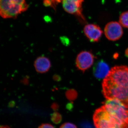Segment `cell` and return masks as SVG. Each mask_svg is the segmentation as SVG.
I'll return each instance as SVG.
<instances>
[{"mask_svg":"<svg viewBox=\"0 0 128 128\" xmlns=\"http://www.w3.org/2000/svg\"><path fill=\"white\" fill-rule=\"evenodd\" d=\"M93 119L96 128H124L119 121L108 112L103 105L96 110Z\"/></svg>","mask_w":128,"mask_h":128,"instance_id":"4","label":"cell"},{"mask_svg":"<svg viewBox=\"0 0 128 128\" xmlns=\"http://www.w3.org/2000/svg\"><path fill=\"white\" fill-rule=\"evenodd\" d=\"M84 32L89 41L93 42H98L103 33L102 30L98 25L93 24L85 25Z\"/></svg>","mask_w":128,"mask_h":128,"instance_id":"8","label":"cell"},{"mask_svg":"<svg viewBox=\"0 0 128 128\" xmlns=\"http://www.w3.org/2000/svg\"><path fill=\"white\" fill-rule=\"evenodd\" d=\"M109 71L108 65L102 60L97 62L93 68L94 76L98 79L105 78Z\"/></svg>","mask_w":128,"mask_h":128,"instance_id":"10","label":"cell"},{"mask_svg":"<svg viewBox=\"0 0 128 128\" xmlns=\"http://www.w3.org/2000/svg\"><path fill=\"white\" fill-rule=\"evenodd\" d=\"M61 1L66 12L84 18L82 13L84 0H61Z\"/></svg>","mask_w":128,"mask_h":128,"instance_id":"7","label":"cell"},{"mask_svg":"<svg viewBox=\"0 0 128 128\" xmlns=\"http://www.w3.org/2000/svg\"><path fill=\"white\" fill-rule=\"evenodd\" d=\"M125 55L126 57L128 58V48L126 49L125 51Z\"/></svg>","mask_w":128,"mask_h":128,"instance_id":"20","label":"cell"},{"mask_svg":"<svg viewBox=\"0 0 128 128\" xmlns=\"http://www.w3.org/2000/svg\"><path fill=\"white\" fill-rule=\"evenodd\" d=\"M95 58L93 54L90 51H82L76 57V66L79 70L84 72L91 67Z\"/></svg>","mask_w":128,"mask_h":128,"instance_id":"5","label":"cell"},{"mask_svg":"<svg viewBox=\"0 0 128 128\" xmlns=\"http://www.w3.org/2000/svg\"><path fill=\"white\" fill-rule=\"evenodd\" d=\"M82 128H93L92 127V126H91L90 124H89V123H85L84 124H82Z\"/></svg>","mask_w":128,"mask_h":128,"instance_id":"18","label":"cell"},{"mask_svg":"<svg viewBox=\"0 0 128 128\" xmlns=\"http://www.w3.org/2000/svg\"><path fill=\"white\" fill-rule=\"evenodd\" d=\"M60 128H77L75 124L70 122H66L63 124Z\"/></svg>","mask_w":128,"mask_h":128,"instance_id":"15","label":"cell"},{"mask_svg":"<svg viewBox=\"0 0 128 128\" xmlns=\"http://www.w3.org/2000/svg\"><path fill=\"white\" fill-rule=\"evenodd\" d=\"M28 7L25 0H0V14L4 18H15Z\"/></svg>","mask_w":128,"mask_h":128,"instance_id":"2","label":"cell"},{"mask_svg":"<svg viewBox=\"0 0 128 128\" xmlns=\"http://www.w3.org/2000/svg\"><path fill=\"white\" fill-rule=\"evenodd\" d=\"M51 120L54 124H59L62 121V115L58 112H54L51 114Z\"/></svg>","mask_w":128,"mask_h":128,"instance_id":"12","label":"cell"},{"mask_svg":"<svg viewBox=\"0 0 128 128\" xmlns=\"http://www.w3.org/2000/svg\"><path fill=\"white\" fill-rule=\"evenodd\" d=\"M60 0L61 1V0H44V3L46 6H54L55 3H58L60 2Z\"/></svg>","mask_w":128,"mask_h":128,"instance_id":"14","label":"cell"},{"mask_svg":"<svg viewBox=\"0 0 128 128\" xmlns=\"http://www.w3.org/2000/svg\"><path fill=\"white\" fill-rule=\"evenodd\" d=\"M0 128H11L9 126H7V125H2L1 126Z\"/></svg>","mask_w":128,"mask_h":128,"instance_id":"19","label":"cell"},{"mask_svg":"<svg viewBox=\"0 0 128 128\" xmlns=\"http://www.w3.org/2000/svg\"><path fill=\"white\" fill-rule=\"evenodd\" d=\"M61 41L62 44L65 46H68L70 44L69 40L66 38L63 37V38H61Z\"/></svg>","mask_w":128,"mask_h":128,"instance_id":"17","label":"cell"},{"mask_svg":"<svg viewBox=\"0 0 128 128\" xmlns=\"http://www.w3.org/2000/svg\"><path fill=\"white\" fill-rule=\"evenodd\" d=\"M66 96L68 99L70 100H74L75 99L77 96V94L76 91H74V90L70 91L68 92L66 94Z\"/></svg>","mask_w":128,"mask_h":128,"instance_id":"13","label":"cell"},{"mask_svg":"<svg viewBox=\"0 0 128 128\" xmlns=\"http://www.w3.org/2000/svg\"><path fill=\"white\" fill-rule=\"evenodd\" d=\"M119 22L122 26L128 28V11L124 12L120 15Z\"/></svg>","mask_w":128,"mask_h":128,"instance_id":"11","label":"cell"},{"mask_svg":"<svg viewBox=\"0 0 128 128\" xmlns=\"http://www.w3.org/2000/svg\"><path fill=\"white\" fill-rule=\"evenodd\" d=\"M104 106L112 116L119 121L124 128H128V109L116 99H106Z\"/></svg>","mask_w":128,"mask_h":128,"instance_id":"3","label":"cell"},{"mask_svg":"<svg viewBox=\"0 0 128 128\" xmlns=\"http://www.w3.org/2000/svg\"><path fill=\"white\" fill-rule=\"evenodd\" d=\"M38 128H55L52 124L48 123L42 124Z\"/></svg>","mask_w":128,"mask_h":128,"instance_id":"16","label":"cell"},{"mask_svg":"<svg viewBox=\"0 0 128 128\" xmlns=\"http://www.w3.org/2000/svg\"><path fill=\"white\" fill-rule=\"evenodd\" d=\"M104 34L107 38L110 41H116L118 40L123 34L122 26L119 22H110L105 26Z\"/></svg>","mask_w":128,"mask_h":128,"instance_id":"6","label":"cell"},{"mask_svg":"<svg viewBox=\"0 0 128 128\" xmlns=\"http://www.w3.org/2000/svg\"><path fill=\"white\" fill-rule=\"evenodd\" d=\"M102 93L106 99H116L128 108V67L112 68L104 79Z\"/></svg>","mask_w":128,"mask_h":128,"instance_id":"1","label":"cell"},{"mask_svg":"<svg viewBox=\"0 0 128 128\" xmlns=\"http://www.w3.org/2000/svg\"><path fill=\"white\" fill-rule=\"evenodd\" d=\"M34 66L38 73H44L49 70L51 67V63L48 57L40 56L34 61Z\"/></svg>","mask_w":128,"mask_h":128,"instance_id":"9","label":"cell"}]
</instances>
